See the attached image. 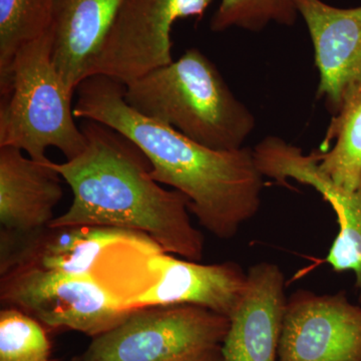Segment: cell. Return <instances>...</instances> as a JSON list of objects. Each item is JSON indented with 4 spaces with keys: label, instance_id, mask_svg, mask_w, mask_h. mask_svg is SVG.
<instances>
[{
    "label": "cell",
    "instance_id": "11",
    "mask_svg": "<svg viewBox=\"0 0 361 361\" xmlns=\"http://www.w3.org/2000/svg\"><path fill=\"white\" fill-rule=\"evenodd\" d=\"M307 27L319 73L318 99L332 116L361 89V6L341 8L322 0H294Z\"/></svg>",
    "mask_w": 361,
    "mask_h": 361
},
{
    "label": "cell",
    "instance_id": "1",
    "mask_svg": "<svg viewBox=\"0 0 361 361\" xmlns=\"http://www.w3.org/2000/svg\"><path fill=\"white\" fill-rule=\"evenodd\" d=\"M75 118L106 126L137 145L151 164L152 177L184 194L190 212L221 240L238 234L261 206L264 176L253 149L216 151L147 118L125 99V85L104 75L82 80Z\"/></svg>",
    "mask_w": 361,
    "mask_h": 361
},
{
    "label": "cell",
    "instance_id": "9",
    "mask_svg": "<svg viewBox=\"0 0 361 361\" xmlns=\"http://www.w3.org/2000/svg\"><path fill=\"white\" fill-rule=\"evenodd\" d=\"M278 361H361V304L345 291L287 298Z\"/></svg>",
    "mask_w": 361,
    "mask_h": 361
},
{
    "label": "cell",
    "instance_id": "20",
    "mask_svg": "<svg viewBox=\"0 0 361 361\" xmlns=\"http://www.w3.org/2000/svg\"><path fill=\"white\" fill-rule=\"evenodd\" d=\"M174 361H223L222 350H221V345L215 346V348L203 349L191 355L183 356Z\"/></svg>",
    "mask_w": 361,
    "mask_h": 361
},
{
    "label": "cell",
    "instance_id": "13",
    "mask_svg": "<svg viewBox=\"0 0 361 361\" xmlns=\"http://www.w3.org/2000/svg\"><path fill=\"white\" fill-rule=\"evenodd\" d=\"M286 303L281 268L270 262L252 265L221 345L223 361H278Z\"/></svg>",
    "mask_w": 361,
    "mask_h": 361
},
{
    "label": "cell",
    "instance_id": "4",
    "mask_svg": "<svg viewBox=\"0 0 361 361\" xmlns=\"http://www.w3.org/2000/svg\"><path fill=\"white\" fill-rule=\"evenodd\" d=\"M0 147H13L37 161H47L49 148L66 160L82 153L87 137L73 113V92L68 89L52 59L49 27L23 44L0 75Z\"/></svg>",
    "mask_w": 361,
    "mask_h": 361
},
{
    "label": "cell",
    "instance_id": "14",
    "mask_svg": "<svg viewBox=\"0 0 361 361\" xmlns=\"http://www.w3.org/2000/svg\"><path fill=\"white\" fill-rule=\"evenodd\" d=\"M51 160L37 161L13 147H0L1 231L27 234L51 224L63 197V178Z\"/></svg>",
    "mask_w": 361,
    "mask_h": 361
},
{
    "label": "cell",
    "instance_id": "18",
    "mask_svg": "<svg viewBox=\"0 0 361 361\" xmlns=\"http://www.w3.org/2000/svg\"><path fill=\"white\" fill-rule=\"evenodd\" d=\"M298 16L294 0H221L210 27L214 32L233 27L259 32L271 23L294 25Z\"/></svg>",
    "mask_w": 361,
    "mask_h": 361
},
{
    "label": "cell",
    "instance_id": "2",
    "mask_svg": "<svg viewBox=\"0 0 361 361\" xmlns=\"http://www.w3.org/2000/svg\"><path fill=\"white\" fill-rule=\"evenodd\" d=\"M87 146L63 163L51 161L71 187L73 202L51 226L122 228L149 235L164 251L200 261L204 237L192 223L189 200L152 177L141 149L116 130L85 121Z\"/></svg>",
    "mask_w": 361,
    "mask_h": 361
},
{
    "label": "cell",
    "instance_id": "15",
    "mask_svg": "<svg viewBox=\"0 0 361 361\" xmlns=\"http://www.w3.org/2000/svg\"><path fill=\"white\" fill-rule=\"evenodd\" d=\"M122 0H56L51 18L52 59L75 94L87 78Z\"/></svg>",
    "mask_w": 361,
    "mask_h": 361
},
{
    "label": "cell",
    "instance_id": "7",
    "mask_svg": "<svg viewBox=\"0 0 361 361\" xmlns=\"http://www.w3.org/2000/svg\"><path fill=\"white\" fill-rule=\"evenodd\" d=\"M0 299L49 329H68L94 337L113 329L132 310L92 277L16 268L1 275Z\"/></svg>",
    "mask_w": 361,
    "mask_h": 361
},
{
    "label": "cell",
    "instance_id": "19",
    "mask_svg": "<svg viewBox=\"0 0 361 361\" xmlns=\"http://www.w3.org/2000/svg\"><path fill=\"white\" fill-rule=\"evenodd\" d=\"M42 323L14 307L0 311V361H51Z\"/></svg>",
    "mask_w": 361,
    "mask_h": 361
},
{
    "label": "cell",
    "instance_id": "8",
    "mask_svg": "<svg viewBox=\"0 0 361 361\" xmlns=\"http://www.w3.org/2000/svg\"><path fill=\"white\" fill-rule=\"evenodd\" d=\"M213 0H122L87 78L104 75L128 85L172 63L173 25L201 18Z\"/></svg>",
    "mask_w": 361,
    "mask_h": 361
},
{
    "label": "cell",
    "instance_id": "12",
    "mask_svg": "<svg viewBox=\"0 0 361 361\" xmlns=\"http://www.w3.org/2000/svg\"><path fill=\"white\" fill-rule=\"evenodd\" d=\"M151 269L155 284L130 303V310L191 304L230 318L246 286L247 272L233 261L200 264L159 250L152 256Z\"/></svg>",
    "mask_w": 361,
    "mask_h": 361
},
{
    "label": "cell",
    "instance_id": "5",
    "mask_svg": "<svg viewBox=\"0 0 361 361\" xmlns=\"http://www.w3.org/2000/svg\"><path fill=\"white\" fill-rule=\"evenodd\" d=\"M148 235L122 228L49 225L27 234L1 231L0 275L33 267L92 277L115 288L130 269L135 251Z\"/></svg>",
    "mask_w": 361,
    "mask_h": 361
},
{
    "label": "cell",
    "instance_id": "17",
    "mask_svg": "<svg viewBox=\"0 0 361 361\" xmlns=\"http://www.w3.org/2000/svg\"><path fill=\"white\" fill-rule=\"evenodd\" d=\"M56 0H0V75L16 52L51 25Z\"/></svg>",
    "mask_w": 361,
    "mask_h": 361
},
{
    "label": "cell",
    "instance_id": "6",
    "mask_svg": "<svg viewBox=\"0 0 361 361\" xmlns=\"http://www.w3.org/2000/svg\"><path fill=\"white\" fill-rule=\"evenodd\" d=\"M229 326L226 316L191 304L139 308L73 361H174L222 345Z\"/></svg>",
    "mask_w": 361,
    "mask_h": 361
},
{
    "label": "cell",
    "instance_id": "10",
    "mask_svg": "<svg viewBox=\"0 0 361 361\" xmlns=\"http://www.w3.org/2000/svg\"><path fill=\"white\" fill-rule=\"evenodd\" d=\"M259 170L278 185L287 186L289 180L312 187L334 210L338 234L324 261L336 273L353 271L361 304V184L355 191H346L332 184L316 168L314 153L302 149L278 137H267L255 149Z\"/></svg>",
    "mask_w": 361,
    "mask_h": 361
},
{
    "label": "cell",
    "instance_id": "3",
    "mask_svg": "<svg viewBox=\"0 0 361 361\" xmlns=\"http://www.w3.org/2000/svg\"><path fill=\"white\" fill-rule=\"evenodd\" d=\"M125 99L141 115L216 151L243 148L255 129V116L198 49L126 85Z\"/></svg>",
    "mask_w": 361,
    "mask_h": 361
},
{
    "label": "cell",
    "instance_id": "16",
    "mask_svg": "<svg viewBox=\"0 0 361 361\" xmlns=\"http://www.w3.org/2000/svg\"><path fill=\"white\" fill-rule=\"evenodd\" d=\"M318 172L332 184L355 191L361 184V89L332 116L322 149L313 152Z\"/></svg>",
    "mask_w": 361,
    "mask_h": 361
}]
</instances>
